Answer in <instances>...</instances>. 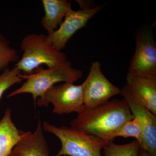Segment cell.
I'll list each match as a JSON object with an SVG mask.
<instances>
[{
	"label": "cell",
	"mask_w": 156,
	"mask_h": 156,
	"mask_svg": "<svg viewBox=\"0 0 156 156\" xmlns=\"http://www.w3.org/2000/svg\"><path fill=\"white\" fill-rule=\"evenodd\" d=\"M133 119L126 99H114L95 108L84 109L70 125L78 131L96 136L107 144L113 142L123 125Z\"/></svg>",
	"instance_id": "obj_1"
},
{
	"label": "cell",
	"mask_w": 156,
	"mask_h": 156,
	"mask_svg": "<svg viewBox=\"0 0 156 156\" xmlns=\"http://www.w3.org/2000/svg\"><path fill=\"white\" fill-rule=\"evenodd\" d=\"M20 47L23 55L15 66L23 75L32 74L42 65L50 68L67 61L65 54L50 44L47 35L44 34L33 33L26 36L21 41Z\"/></svg>",
	"instance_id": "obj_2"
},
{
	"label": "cell",
	"mask_w": 156,
	"mask_h": 156,
	"mask_svg": "<svg viewBox=\"0 0 156 156\" xmlns=\"http://www.w3.org/2000/svg\"><path fill=\"white\" fill-rule=\"evenodd\" d=\"M39 68L30 75L19 74L20 77L23 80L26 81L21 87L11 92L7 97L30 93L32 95L36 103L37 98L42 97L47 90L57 83L64 82L74 83L83 76L82 71L73 68L71 62L68 60L55 67L47 69Z\"/></svg>",
	"instance_id": "obj_3"
},
{
	"label": "cell",
	"mask_w": 156,
	"mask_h": 156,
	"mask_svg": "<svg viewBox=\"0 0 156 156\" xmlns=\"http://www.w3.org/2000/svg\"><path fill=\"white\" fill-rule=\"evenodd\" d=\"M44 131L52 133L61 142L62 147L54 156H101L106 144L101 140L72 127H57L47 122L42 124Z\"/></svg>",
	"instance_id": "obj_4"
},
{
	"label": "cell",
	"mask_w": 156,
	"mask_h": 156,
	"mask_svg": "<svg viewBox=\"0 0 156 156\" xmlns=\"http://www.w3.org/2000/svg\"><path fill=\"white\" fill-rule=\"evenodd\" d=\"M39 107L53 106V113L58 115L76 112L79 114L85 109L83 84L75 85L65 83L54 85L36 101Z\"/></svg>",
	"instance_id": "obj_5"
},
{
	"label": "cell",
	"mask_w": 156,
	"mask_h": 156,
	"mask_svg": "<svg viewBox=\"0 0 156 156\" xmlns=\"http://www.w3.org/2000/svg\"><path fill=\"white\" fill-rule=\"evenodd\" d=\"M136 49L130 62L128 73L156 78V43L151 28L141 26L135 35Z\"/></svg>",
	"instance_id": "obj_6"
},
{
	"label": "cell",
	"mask_w": 156,
	"mask_h": 156,
	"mask_svg": "<svg viewBox=\"0 0 156 156\" xmlns=\"http://www.w3.org/2000/svg\"><path fill=\"white\" fill-rule=\"evenodd\" d=\"M85 109H92L109 101L121 90L112 84L101 72L100 62H92L89 75L83 84Z\"/></svg>",
	"instance_id": "obj_7"
},
{
	"label": "cell",
	"mask_w": 156,
	"mask_h": 156,
	"mask_svg": "<svg viewBox=\"0 0 156 156\" xmlns=\"http://www.w3.org/2000/svg\"><path fill=\"white\" fill-rule=\"evenodd\" d=\"M102 6L83 8L77 11L70 9L59 28L47 35V41L56 50L61 51L65 48L71 37L80 29L86 26L89 20L97 14Z\"/></svg>",
	"instance_id": "obj_8"
},
{
	"label": "cell",
	"mask_w": 156,
	"mask_h": 156,
	"mask_svg": "<svg viewBox=\"0 0 156 156\" xmlns=\"http://www.w3.org/2000/svg\"><path fill=\"white\" fill-rule=\"evenodd\" d=\"M121 94L127 101L132 115L142 127L143 144L140 148L156 156V115L137 100L127 86L121 90Z\"/></svg>",
	"instance_id": "obj_9"
},
{
	"label": "cell",
	"mask_w": 156,
	"mask_h": 156,
	"mask_svg": "<svg viewBox=\"0 0 156 156\" xmlns=\"http://www.w3.org/2000/svg\"><path fill=\"white\" fill-rule=\"evenodd\" d=\"M9 156H50L48 143L40 119L34 132L26 131Z\"/></svg>",
	"instance_id": "obj_10"
},
{
	"label": "cell",
	"mask_w": 156,
	"mask_h": 156,
	"mask_svg": "<svg viewBox=\"0 0 156 156\" xmlns=\"http://www.w3.org/2000/svg\"><path fill=\"white\" fill-rule=\"evenodd\" d=\"M126 85L137 100L156 115V78L128 73Z\"/></svg>",
	"instance_id": "obj_11"
},
{
	"label": "cell",
	"mask_w": 156,
	"mask_h": 156,
	"mask_svg": "<svg viewBox=\"0 0 156 156\" xmlns=\"http://www.w3.org/2000/svg\"><path fill=\"white\" fill-rule=\"evenodd\" d=\"M42 2L45 15L41 23L49 35L56 30L58 26L61 24L62 19L72 9L71 4L66 0H43Z\"/></svg>",
	"instance_id": "obj_12"
},
{
	"label": "cell",
	"mask_w": 156,
	"mask_h": 156,
	"mask_svg": "<svg viewBox=\"0 0 156 156\" xmlns=\"http://www.w3.org/2000/svg\"><path fill=\"white\" fill-rule=\"evenodd\" d=\"M13 122L9 108L0 121V156H9L14 146L25 134Z\"/></svg>",
	"instance_id": "obj_13"
},
{
	"label": "cell",
	"mask_w": 156,
	"mask_h": 156,
	"mask_svg": "<svg viewBox=\"0 0 156 156\" xmlns=\"http://www.w3.org/2000/svg\"><path fill=\"white\" fill-rule=\"evenodd\" d=\"M105 156H138L140 145L135 140L125 144H117L113 142L103 147Z\"/></svg>",
	"instance_id": "obj_14"
},
{
	"label": "cell",
	"mask_w": 156,
	"mask_h": 156,
	"mask_svg": "<svg viewBox=\"0 0 156 156\" xmlns=\"http://www.w3.org/2000/svg\"><path fill=\"white\" fill-rule=\"evenodd\" d=\"M17 51L10 45L9 40L0 34V71H4L11 63L19 61Z\"/></svg>",
	"instance_id": "obj_15"
},
{
	"label": "cell",
	"mask_w": 156,
	"mask_h": 156,
	"mask_svg": "<svg viewBox=\"0 0 156 156\" xmlns=\"http://www.w3.org/2000/svg\"><path fill=\"white\" fill-rule=\"evenodd\" d=\"M118 136H122L124 138L129 137L136 138L140 145V147L143 144V134L142 127L140 122L135 118L126 122L117 134Z\"/></svg>",
	"instance_id": "obj_16"
},
{
	"label": "cell",
	"mask_w": 156,
	"mask_h": 156,
	"mask_svg": "<svg viewBox=\"0 0 156 156\" xmlns=\"http://www.w3.org/2000/svg\"><path fill=\"white\" fill-rule=\"evenodd\" d=\"M20 73L21 72L14 66L12 69L7 68L0 75V99L6 90L14 84L22 82L19 76Z\"/></svg>",
	"instance_id": "obj_17"
},
{
	"label": "cell",
	"mask_w": 156,
	"mask_h": 156,
	"mask_svg": "<svg viewBox=\"0 0 156 156\" xmlns=\"http://www.w3.org/2000/svg\"><path fill=\"white\" fill-rule=\"evenodd\" d=\"M138 156H153L143 149L140 148L138 151Z\"/></svg>",
	"instance_id": "obj_18"
}]
</instances>
